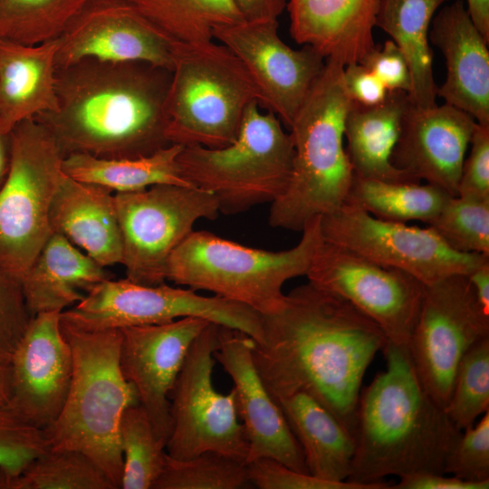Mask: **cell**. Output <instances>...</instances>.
I'll return each instance as SVG.
<instances>
[{
    "instance_id": "cell-1",
    "label": "cell",
    "mask_w": 489,
    "mask_h": 489,
    "mask_svg": "<svg viewBox=\"0 0 489 489\" xmlns=\"http://www.w3.org/2000/svg\"><path fill=\"white\" fill-rule=\"evenodd\" d=\"M388 341L350 302L308 282L285 294L276 312L263 315V336L252 357L275 401L304 391L355 438L365 372Z\"/></svg>"
},
{
    "instance_id": "cell-2",
    "label": "cell",
    "mask_w": 489,
    "mask_h": 489,
    "mask_svg": "<svg viewBox=\"0 0 489 489\" xmlns=\"http://www.w3.org/2000/svg\"><path fill=\"white\" fill-rule=\"evenodd\" d=\"M171 72L139 62L86 58L56 68L58 108L34 119L63 157L139 158L170 145L166 101Z\"/></svg>"
},
{
    "instance_id": "cell-3",
    "label": "cell",
    "mask_w": 489,
    "mask_h": 489,
    "mask_svg": "<svg viewBox=\"0 0 489 489\" xmlns=\"http://www.w3.org/2000/svg\"><path fill=\"white\" fill-rule=\"evenodd\" d=\"M387 368L361 388L348 482L391 489L388 475L445 474L459 430L421 385L408 348L388 341Z\"/></svg>"
},
{
    "instance_id": "cell-4",
    "label": "cell",
    "mask_w": 489,
    "mask_h": 489,
    "mask_svg": "<svg viewBox=\"0 0 489 489\" xmlns=\"http://www.w3.org/2000/svg\"><path fill=\"white\" fill-rule=\"evenodd\" d=\"M344 66H325L289 126L293 146L292 173L284 192L273 203V227L302 232L316 216L335 212L347 201L354 172L344 148L347 114L352 104Z\"/></svg>"
},
{
    "instance_id": "cell-5",
    "label": "cell",
    "mask_w": 489,
    "mask_h": 489,
    "mask_svg": "<svg viewBox=\"0 0 489 489\" xmlns=\"http://www.w3.org/2000/svg\"><path fill=\"white\" fill-rule=\"evenodd\" d=\"M61 329L72 350V375L58 417L43 429L48 446L83 453L119 489L120 419L126 408L139 404L120 369V330L85 331L62 321Z\"/></svg>"
},
{
    "instance_id": "cell-6",
    "label": "cell",
    "mask_w": 489,
    "mask_h": 489,
    "mask_svg": "<svg viewBox=\"0 0 489 489\" xmlns=\"http://www.w3.org/2000/svg\"><path fill=\"white\" fill-rule=\"evenodd\" d=\"M320 222L321 216L311 219L299 243L278 252L248 247L207 231H193L171 254L166 280L211 292L262 315L273 313L283 302L284 283L306 275L323 240Z\"/></svg>"
},
{
    "instance_id": "cell-7",
    "label": "cell",
    "mask_w": 489,
    "mask_h": 489,
    "mask_svg": "<svg viewBox=\"0 0 489 489\" xmlns=\"http://www.w3.org/2000/svg\"><path fill=\"white\" fill-rule=\"evenodd\" d=\"M258 102L241 62L220 43H174L167 94L170 144L219 149L237 137L248 106Z\"/></svg>"
},
{
    "instance_id": "cell-8",
    "label": "cell",
    "mask_w": 489,
    "mask_h": 489,
    "mask_svg": "<svg viewBox=\"0 0 489 489\" xmlns=\"http://www.w3.org/2000/svg\"><path fill=\"white\" fill-rule=\"evenodd\" d=\"M252 102L236 139L209 149L183 146L177 162L184 179L211 193L219 213L235 215L257 205L273 203L290 180L293 146L290 133L271 111Z\"/></svg>"
},
{
    "instance_id": "cell-9",
    "label": "cell",
    "mask_w": 489,
    "mask_h": 489,
    "mask_svg": "<svg viewBox=\"0 0 489 489\" xmlns=\"http://www.w3.org/2000/svg\"><path fill=\"white\" fill-rule=\"evenodd\" d=\"M11 137V167L0 189V267L20 281L53 234L50 208L64 157L34 119L18 123Z\"/></svg>"
},
{
    "instance_id": "cell-10",
    "label": "cell",
    "mask_w": 489,
    "mask_h": 489,
    "mask_svg": "<svg viewBox=\"0 0 489 489\" xmlns=\"http://www.w3.org/2000/svg\"><path fill=\"white\" fill-rule=\"evenodd\" d=\"M198 317L241 331L256 342L263 336V315L251 307L192 289L143 285L129 280H105L82 301L61 312L62 322L85 331L120 330Z\"/></svg>"
},
{
    "instance_id": "cell-11",
    "label": "cell",
    "mask_w": 489,
    "mask_h": 489,
    "mask_svg": "<svg viewBox=\"0 0 489 489\" xmlns=\"http://www.w3.org/2000/svg\"><path fill=\"white\" fill-rule=\"evenodd\" d=\"M126 278L143 285L166 280L173 251L193 232L199 219H216L218 203L195 187L160 184L114 193Z\"/></svg>"
},
{
    "instance_id": "cell-12",
    "label": "cell",
    "mask_w": 489,
    "mask_h": 489,
    "mask_svg": "<svg viewBox=\"0 0 489 489\" xmlns=\"http://www.w3.org/2000/svg\"><path fill=\"white\" fill-rule=\"evenodd\" d=\"M219 326L209 322L194 340L170 391L165 449L172 458L215 451L246 462L249 444L237 420L234 389L223 394L213 384Z\"/></svg>"
},
{
    "instance_id": "cell-13",
    "label": "cell",
    "mask_w": 489,
    "mask_h": 489,
    "mask_svg": "<svg viewBox=\"0 0 489 489\" xmlns=\"http://www.w3.org/2000/svg\"><path fill=\"white\" fill-rule=\"evenodd\" d=\"M485 337L489 315L478 303L466 274L425 285L408 348L421 385L443 409L461 360Z\"/></svg>"
},
{
    "instance_id": "cell-14",
    "label": "cell",
    "mask_w": 489,
    "mask_h": 489,
    "mask_svg": "<svg viewBox=\"0 0 489 489\" xmlns=\"http://www.w3.org/2000/svg\"><path fill=\"white\" fill-rule=\"evenodd\" d=\"M320 226L324 241L406 272L424 285L454 274L467 275L489 260V255L452 249L430 226L380 219L349 203L321 216Z\"/></svg>"
},
{
    "instance_id": "cell-15",
    "label": "cell",
    "mask_w": 489,
    "mask_h": 489,
    "mask_svg": "<svg viewBox=\"0 0 489 489\" xmlns=\"http://www.w3.org/2000/svg\"><path fill=\"white\" fill-rule=\"evenodd\" d=\"M306 276L309 283L342 297L370 318L389 342L408 346L425 287L414 276L324 240Z\"/></svg>"
},
{
    "instance_id": "cell-16",
    "label": "cell",
    "mask_w": 489,
    "mask_h": 489,
    "mask_svg": "<svg viewBox=\"0 0 489 489\" xmlns=\"http://www.w3.org/2000/svg\"><path fill=\"white\" fill-rule=\"evenodd\" d=\"M213 38L241 62L262 109L288 129L320 77L326 59L310 46L293 49L278 34V21H246L218 26Z\"/></svg>"
},
{
    "instance_id": "cell-17",
    "label": "cell",
    "mask_w": 489,
    "mask_h": 489,
    "mask_svg": "<svg viewBox=\"0 0 489 489\" xmlns=\"http://www.w3.org/2000/svg\"><path fill=\"white\" fill-rule=\"evenodd\" d=\"M58 41L56 68L86 58L173 65L174 43L130 0H89Z\"/></svg>"
},
{
    "instance_id": "cell-18",
    "label": "cell",
    "mask_w": 489,
    "mask_h": 489,
    "mask_svg": "<svg viewBox=\"0 0 489 489\" xmlns=\"http://www.w3.org/2000/svg\"><path fill=\"white\" fill-rule=\"evenodd\" d=\"M209 322L184 317L120 329L121 372L136 388L139 403L165 447L171 427L170 391L192 342Z\"/></svg>"
},
{
    "instance_id": "cell-19",
    "label": "cell",
    "mask_w": 489,
    "mask_h": 489,
    "mask_svg": "<svg viewBox=\"0 0 489 489\" xmlns=\"http://www.w3.org/2000/svg\"><path fill=\"white\" fill-rule=\"evenodd\" d=\"M9 366L8 407L31 425L47 428L64 405L72 375V354L61 329V312L32 317Z\"/></svg>"
},
{
    "instance_id": "cell-20",
    "label": "cell",
    "mask_w": 489,
    "mask_h": 489,
    "mask_svg": "<svg viewBox=\"0 0 489 489\" xmlns=\"http://www.w3.org/2000/svg\"><path fill=\"white\" fill-rule=\"evenodd\" d=\"M254 344V340L246 333L220 325L214 353L234 382L235 408L249 444L245 463L270 457L309 474L297 439L257 372L252 357Z\"/></svg>"
},
{
    "instance_id": "cell-21",
    "label": "cell",
    "mask_w": 489,
    "mask_h": 489,
    "mask_svg": "<svg viewBox=\"0 0 489 489\" xmlns=\"http://www.w3.org/2000/svg\"><path fill=\"white\" fill-rule=\"evenodd\" d=\"M476 124L470 114L447 103L420 108L410 102L392 164L417 181L424 179L455 197Z\"/></svg>"
},
{
    "instance_id": "cell-22",
    "label": "cell",
    "mask_w": 489,
    "mask_h": 489,
    "mask_svg": "<svg viewBox=\"0 0 489 489\" xmlns=\"http://www.w3.org/2000/svg\"><path fill=\"white\" fill-rule=\"evenodd\" d=\"M429 41L444 55L446 77L436 95L445 103L489 125L488 42L472 21L462 0L441 7L429 30Z\"/></svg>"
},
{
    "instance_id": "cell-23",
    "label": "cell",
    "mask_w": 489,
    "mask_h": 489,
    "mask_svg": "<svg viewBox=\"0 0 489 489\" xmlns=\"http://www.w3.org/2000/svg\"><path fill=\"white\" fill-rule=\"evenodd\" d=\"M380 0H289L290 34L301 45L343 66L360 62L375 47Z\"/></svg>"
},
{
    "instance_id": "cell-24",
    "label": "cell",
    "mask_w": 489,
    "mask_h": 489,
    "mask_svg": "<svg viewBox=\"0 0 489 489\" xmlns=\"http://www.w3.org/2000/svg\"><path fill=\"white\" fill-rule=\"evenodd\" d=\"M49 219L53 233L64 236L100 265L121 264V235L110 189L63 173Z\"/></svg>"
},
{
    "instance_id": "cell-25",
    "label": "cell",
    "mask_w": 489,
    "mask_h": 489,
    "mask_svg": "<svg viewBox=\"0 0 489 489\" xmlns=\"http://www.w3.org/2000/svg\"><path fill=\"white\" fill-rule=\"evenodd\" d=\"M105 267L53 233L19 283L32 316L62 312L83 299L96 284L110 279Z\"/></svg>"
},
{
    "instance_id": "cell-26",
    "label": "cell",
    "mask_w": 489,
    "mask_h": 489,
    "mask_svg": "<svg viewBox=\"0 0 489 489\" xmlns=\"http://www.w3.org/2000/svg\"><path fill=\"white\" fill-rule=\"evenodd\" d=\"M58 38L37 45L0 40V130L58 108L55 54Z\"/></svg>"
},
{
    "instance_id": "cell-27",
    "label": "cell",
    "mask_w": 489,
    "mask_h": 489,
    "mask_svg": "<svg viewBox=\"0 0 489 489\" xmlns=\"http://www.w3.org/2000/svg\"><path fill=\"white\" fill-rule=\"evenodd\" d=\"M409 104L408 93L402 91L388 92L386 100L376 106L352 102L345 120L344 138L354 176L391 182H420L391 161Z\"/></svg>"
},
{
    "instance_id": "cell-28",
    "label": "cell",
    "mask_w": 489,
    "mask_h": 489,
    "mask_svg": "<svg viewBox=\"0 0 489 489\" xmlns=\"http://www.w3.org/2000/svg\"><path fill=\"white\" fill-rule=\"evenodd\" d=\"M276 402L302 450L309 474L324 481H347L356 447L349 431L304 391L292 393Z\"/></svg>"
},
{
    "instance_id": "cell-29",
    "label": "cell",
    "mask_w": 489,
    "mask_h": 489,
    "mask_svg": "<svg viewBox=\"0 0 489 489\" xmlns=\"http://www.w3.org/2000/svg\"><path fill=\"white\" fill-rule=\"evenodd\" d=\"M449 0H380L376 26L404 53L410 71V102L420 108L436 104L429 30L436 12Z\"/></svg>"
},
{
    "instance_id": "cell-30",
    "label": "cell",
    "mask_w": 489,
    "mask_h": 489,
    "mask_svg": "<svg viewBox=\"0 0 489 489\" xmlns=\"http://www.w3.org/2000/svg\"><path fill=\"white\" fill-rule=\"evenodd\" d=\"M182 148L170 144L148 156L124 158L72 154L63 158L62 169L73 179L114 193L139 191L160 184L192 187L182 177L177 162Z\"/></svg>"
},
{
    "instance_id": "cell-31",
    "label": "cell",
    "mask_w": 489,
    "mask_h": 489,
    "mask_svg": "<svg viewBox=\"0 0 489 489\" xmlns=\"http://www.w3.org/2000/svg\"><path fill=\"white\" fill-rule=\"evenodd\" d=\"M453 196L431 184L391 182L354 176L346 203L388 221L418 220L427 225Z\"/></svg>"
},
{
    "instance_id": "cell-32",
    "label": "cell",
    "mask_w": 489,
    "mask_h": 489,
    "mask_svg": "<svg viewBox=\"0 0 489 489\" xmlns=\"http://www.w3.org/2000/svg\"><path fill=\"white\" fill-rule=\"evenodd\" d=\"M173 43L214 40L213 31L244 21L234 0H130Z\"/></svg>"
},
{
    "instance_id": "cell-33",
    "label": "cell",
    "mask_w": 489,
    "mask_h": 489,
    "mask_svg": "<svg viewBox=\"0 0 489 489\" xmlns=\"http://www.w3.org/2000/svg\"><path fill=\"white\" fill-rule=\"evenodd\" d=\"M0 489H116L86 455L48 448L18 475L0 474Z\"/></svg>"
},
{
    "instance_id": "cell-34",
    "label": "cell",
    "mask_w": 489,
    "mask_h": 489,
    "mask_svg": "<svg viewBox=\"0 0 489 489\" xmlns=\"http://www.w3.org/2000/svg\"><path fill=\"white\" fill-rule=\"evenodd\" d=\"M89 0H0V40L37 45L57 39Z\"/></svg>"
},
{
    "instance_id": "cell-35",
    "label": "cell",
    "mask_w": 489,
    "mask_h": 489,
    "mask_svg": "<svg viewBox=\"0 0 489 489\" xmlns=\"http://www.w3.org/2000/svg\"><path fill=\"white\" fill-rule=\"evenodd\" d=\"M123 457L122 489H152L162 474L168 454L139 404L123 412L120 424Z\"/></svg>"
},
{
    "instance_id": "cell-36",
    "label": "cell",
    "mask_w": 489,
    "mask_h": 489,
    "mask_svg": "<svg viewBox=\"0 0 489 489\" xmlns=\"http://www.w3.org/2000/svg\"><path fill=\"white\" fill-rule=\"evenodd\" d=\"M253 487L244 462L206 451L187 459L168 455L152 489H244Z\"/></svg>"
},
{
    "instance_id": "cell-37",
    "label": "cell",
    "mask_w": 489,
    "mask_h": 489,
    "mask_svg": "<svg viewBox=\"0 0 489 489\" xmlns=\"http://www.w3.org/2000/svg\"><path fill=\"white\" fill-rule=\"evenodd\" d=\"M444 410L461 431L489 411V337L473 345L461 360Z\"/></svg>"
},
{
    "instance_id": "cell-38",
    "label": "cell",
    "mask_w": 489,
    "mask_h": 489,
    "mask_svg": "<svg viewBox=\"0 0 489 489\" xmlns=\"http://www.w3.org/2000/svg\"><path fill=\"white\" fill-rule=\"evenodd\" d=\"M428 226L455 251L489 255V200L451 197Z\"/></svg>"
},
{
    "instance_id": "cell-39",
    "label": "cell",
    "mask_w": 489,
    "mask_h": 489,
    "mask_svg": "<svg viewBox=\"0 0 489 489\" xmlns=\"http://www.w3.org/2000/svg\"><path fill=\"white\" fill-rule=\"evenodd\" d=\"M49 448L44 431L20 417L6 405H0V474L18 475Z\"/></svg>"
},
{
    "instance_id": "cell-40",
    "label": "cell",
    "mask_w": 489,
    "mask_h": 489,
    "mask_svg": "<svg viewBox=\"0 0 489 489\" xmlns=\"http://www.w3.org/2000/svg\"><path fill=\"white\" fill-rule=\"evenodd\" d=\"M445 474L474 482H489V411L462 431L446 456Z\"/></svg>"
},
{
    "instance_id": "cell-41",
    "label": "cell",
    "mask_w": 489,
    "mask_h": 489,
    "mask_svg": "<svg viewBox=\"0 0 489 489\" xmlns=\"http://www.w3.org/2000/svg\"><path fill=\"white\" fill-rule=\"evenodd\" d=\"M32 317L19 281L0 267V364L10 363Z\"/></svg>"
},
{
    "instance_id": "cell-42",
    "label": "cell",
    "mask_w": 489,
    "mask_h": 489,
    "mask_svg": "<svg viewBox=\"0 0 489 489\" xmlns=\"http://www.w3.org/2000/svg\"><path fill=\"white\" fill-rule=\"evenodd\" d=\"M246 465L253 487L260 489H368L348 481H324L295 471L270 457L256 458L246 463Z\"/></svg>"
},
{
    "instance_id": "cell-43",
    "label": "cell",
    "mask_w": 489,
    "mask_h": 489,
    "mask_svg": "<svg viewBox=\"0 0 489 489\" xmlns=\"http://www.w3.org/2000/svg\"><path fill=\"white\" fill-rule=\"evenodd\" d=\"M465 158L458 183L457 196L489 200V125L476 124Z\"/></svg>"
},
{
    "instance_id": "cell-44",
    "label": "cell",
    "mask_w": 489,
    "mask_h": 489,
    "mask_svg": "<svg viewBox=\"0 0 489 489\" xmlns=\"http://www.w3.org/2000/svg\"><path fill=\"white\" fill-rule=\"evenodd\" d=\"M382 82L388 92L408 94L411 77L408 61L399 47L390 39L375 47L360 62Z\"/></svg>"
},
{
    "instance_id": "cell-45",
    "label": "cell",
    "mask_w": 489,
    "mask_h": 489,
    "mask_svg": "<svg viewBox=\"0 0 489 489\" xmlns=\"http://www.w3.org/2000/svg\"><path fill=\"white\" fill-rule=\"evenodd\" d=\"M343 78L350 100L359 105L376 106L388 94L379 79L360 62L344 66Z\"/></svg>"
},
{
    "instance_id": "cell-46",
    "label": "cell",
    "mask_w": 489,
    "mask_h": 489,
    "mask_svg": "<svg viewBox=\"0 0 489 489\" xmlns=\"http://www.w3.org/2000/svg\"><path fill=\"white\" fill-rule=\"evenodd\" d=\"M399 482L391 489H488L489 482H468L453 475L442 474L416 473L399 477Z\"/></svg>"
},
{
    "instance_id": "cell-47",
    "label": "cell",
    "mask_w": 489,
    "mask_h": 489,
    "mask_svg": "<svg viewBox=\"0 0 489 489\" xmlns=\"http://www.w3.org/2000/svg\"><path fill=\"white\" fill-rule=\"evenodd\" d=\"M246 21L277 20L286 8V0H234Z\"/></svg>"
},
{
    "instance_id": "cell-48",
    "label": "cell",
    "mask_w": 489,
    "mask_h": 489,
    "mask_svg": "<svg viewBox=\"0 0 489 489\" xmlns=\"http://www.w3.org/2000/svg\"><path fill=\"white\" fill-rule=\"evenodd\" d=\"M467 276L478 303L484 312L489 315V260L479 265Z\"/></svg>"
},
{
    "instance_id": "cell-49",
    "label": "cell",
    "mask_w": 489,
    "mask_h": 489,
    "mask_svg": "<svg viewBox=\"0 0 489 489\" xmlns=\"http://www.w3.org/2000/svg\"><path fill=\"white\" fill-rule=\"evenodd\" d=\"M466 10L476 28L489 43V0H466Z\"/></svg>"
},
{
    "instance_id": "cell-50",
    "label": "cell",
    "mask_w": 489,
    "mask_h": 489,
    "mask_svg": "<svg viewBox=\"0 0 489 489\" xmlns=\"http://www.w3.org/2000/svg\"><path fill=\"white\" fill-rule=\"evenodd\" d=\"M12 159V137L11 132L5 133L0 130V189L5 182Z\"/></svg>"
},
{
    "instance_id": "cell-51",
    "label": "cell",
    "mask_w": 489,
    "mask_h": 489,
    "mask_svg": "<svg viewBox=\"0 0 489 489\" xmlns=\"http://www.w3.org/2000/svg\"><path fill=\"white\" fill-rule=\"evenodd\" d=\"M11 396V374L9 364H0V405L8 406Z\"/></svg>"
}]
</instances>
